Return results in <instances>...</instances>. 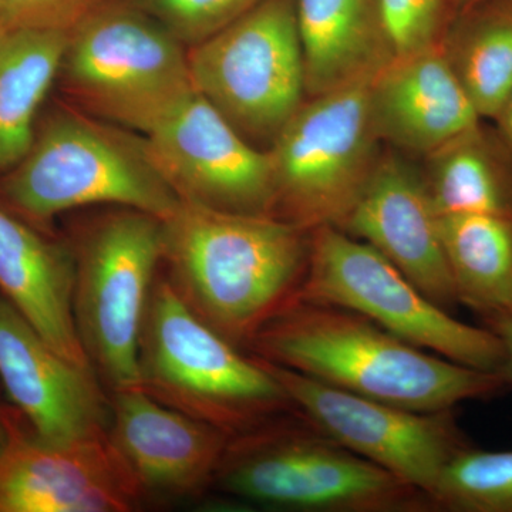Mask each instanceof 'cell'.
Listing matches in <instances>:
<instances>
[{
  "label": "cell",
  "instance_id": "cell-1",
  "mask_svg": "<svg viewBox=\"0 0 512 512\" xmlns=\"http://www.w3.org/2000/svg\"><path fill=\"white\" fill-rule=\"evenodd\" d=\"M163 234L161 274L192 313L244 352L299 299L311 259L309 229L181 201L163 220Z\"/></svg>",
  "mask_w": 512,
  "mask_h": 512
},
{
  "label": "cell",
  "instance_id": "cell-2",
  "mask_svg": "<svg viewBox=\"0 0 512 512\" xmlns=\"http://www.w3.org/2000/svg\"><path fill=\"white\" fill-rule=\"evenodd\" d=\"M247 353L414 412L456 409L510 387L500 373L431 355L359 313L323 303L293 302L256 333Z\"/></svg>",
  "mask_w": 512,
  "mask_h": 512
},
{
  "label": "cell",
  "instance_id": "cell-3",
  "mask_svg": "<svg viewBox=\"0 0 512 512\" xmlns=\"http://www.w3.org/2000/svg\"><path fill=\"white\" fill-rule=\"evenodd\" d=\"M214 488L288 511H437L429 495L340 446L299 413L229 437Z\"/></svg>",
  "mask_w": 512,
  "mask_h": 512
},
{
  "label": "cell",
  "instance_id": "cell-4",
  "mask_svg": "<svg viewBox=\"0 0 512 512\" xmlns=\"http://www.w3.org/2000/svg\"><path fill=\"white\" fill-rule=\"evenodd\" d=\"M140 387L157 402L229 437L298 413L258 357L202 322L158 272L140 342Z\"/></svg>",
  "mask_w": 512,
  "mask_h": 512
},
{
  "label": "cell",
  "instance_id": "cell-5",
  "mask_svg": "<svg viewBox=\"0 0 512 512\" xmlns=\"http://www.w3.org/2000/svg\"><path fill=\"white\" fill-rule=\"evenodd\" d=\"M13 214L45 228L63 212L113 205L165 220L180 198L151 160L146 138L77 114L50 117L0 183Z\"/></svg>",
  "mask_w": 512,
  "mask_h": 512
},
{
  "label": "cell",
  "instance_id": "cell-6",
  "mask_svg": "<svg viewBox=\"0 0 512 512\" xmlns=\"http://www.w3.org/2000/svg\"><path fill=\"white\" fill-rule=\"evenodd\" d=\"M73 315L90 366L107 392L140 386L138 342L163 264V220L117 207L73 242Z\"/></svg>",
  "mask_w": 512,
  "mask_h": 512
},
{
  "label": "cell",
  "instance_id": "cell-7",
  "mask_svg": "<svg viewBox=\"0 0 512 512\" xmlns=\"http://www.w3.org/2000/svg\"><path fill=\"white\" fill-rule=\"evenodd\" d=\"M184 47L133 2L107 0L69 30L60 73L93 113L146 134L195 90Z\"/></svg>",
  "mask_w": 512,
  "mask_h": 512
},
{
  "label": "cell",
  "instance_id": "cell-8",
  "mask_svg": "<svg viewBox=\"0 0 512 512\" xmlns=\"http://www.w3.org/2000/svg\"><path fill=\"white\" fill-rule=\"evenodd\" d=\"M370 83L308 97L269 148L274 217L299 227L340 228L386 146L377 133Z\"/></svg>",
  "mask_w": 512,
  "mask_h": 512
},
{
  "label": "cell",
  "instance_id": "cell-9",
  "mask_svg": "<svg viewBox=\"0 0 512 512\" xmlns=\"http://www.w3.org/2000/svg\"><path fill=\"white\" fill-rule=\"evenodd\" d=\"M192 86L268 151L306 100L296 0H261L188 52Z\"/></svg>",
  "mask_w": 512,
  "mask_h": 512
},
{
  "label": "cell",
  "instance_id": "cell-10",
  "mask_svg": "<svg viewBox=\"0 0 512 512\" xmlns=\"http://www.w3.org/2000/svg\"><path fill=\"white\" fill-rule=\"evenodd\" d=\"M298 301L348 309L420 349L458 365L500 373L503 343L430 301L380 252L342 229H313L311 259Z\"/></svg>",
  "mask_w": 512,
  "mask_h": 512
},
{
  "label": "cell",
  "instance_id": "cell-11",
  "mask_svg": "<svg viewBox=\"0 0 512 512\" xmlns=\"http://www.w3.org/2000/svg\"><path fill=\"white\" fill-rule=\"evenodd\" d=\"M258 359L281 383L303 419L340 446L430 498L448 463L471 447L458 426L454 409L414 412L343 392L295 370Z\"/></svg>",
  "mask_w": 512,
  "mask_h": 512
},
{
  "label": "cell",
  "instance_id": "cell-12",
  "mask_svg": "<svg viewBox=\"0 0 512 512\" xmlns=\"http://www.w3.org/2000/svg\"><path fill=\"white\" fill-rule=\"evenodd\" d=\"M143 136L151 160L180 201L274 217L268 151L248 143L200 93L194 90Z\"/></svg>",
  "mask_w": 512,
  "mask_h": 512
},
{
  "label": "cell",
  "instance_id": "cell-13",
  "mask_svg": "<svg viewBox=\"0 0 512 512\" xmlns=\"http://www.w3.org/2000/svg\"><path fill=\"white\" fill-rule=\"evenodd\" d=\"M144 507L109 436L43 443L12 406L0 444V512H131Z\"/></svg>",
  "mask_w": 512,
  "mask_h": 512
},
{
  "label": "cell",
  "instance_id": "cell-14",
  "mask_svg": "<svg viewBox=\"0 0 512 512\" xmlns=\"http://www.w3.org/2000/svg\"><path fill=\"white\" fill-rule=\"evenodd\" d=\"M0 382L43 443L63 446L107 436L110 393L99 376L60 355L2 295Z\"/></svg>",
  "mask_w": 512,
  "mask_h": 512
},
{
  "label": "cell",
  "instance_id": "cell-15",
  "mask_svg": "<svg viewBox=\"0 0 512 512\" xmlns=\"http://www.w3.org/2000/svg\"><path fill=\"white\" fill-rule=\"evenodd\" d=\"M111 446L144 507L195 500L214 488L229 436L164 406L140 386L110 393Z\"/></svg>",
  "mask_w": 512,
  "mask_h": 512
},
{
  "label": "cell",
  "instance_id": "cell-16",
  "mask_svg": "<svg viewBox=\"0 0 512 512\" xmlns=\"http://www.w3.org/2000/svg\"><path fill=\"white\" fill-rule=\"evenodd\" d=\"M440 217L416 158L386 146L339 229L375 248L430 301L450 311L460 303L444 254Z\"/></svg>",
  "mask_w": 512,
  "mask_h": 512
},
{
  "label": "cell",
  "instance_id": "cell-17",
  "mask_svg": "<svg viewBox=\"0 0 512 512\" xmlns=\"http://www.w3.org/2000/svg\"><path fill=\"white\" fill-rule=\"evenodd\" d=\"M369 99L384 146L419 161L483 120L440 46L396 56L370 83Z\"/></svg>",
  "mask_w": 512,
  "mask_h": 512
},
{
  "label": "cell",
  "instance_id": "cell-18",
  "mask_svg": "<svg viewBox=\"0 0 512 512\" xmlns=\"http://www.w3.org/2000/svg\"><path fill=\"white\" fill-rule=\"evenodd\" d=\"M70 242L47 238L0 205V295L70 362L90 366L73 315Z\"/></svg>",
  "mask_w": 512,
  "mask_h": 512
},
{
  "label": "cell",
  "instance_id": "cell-19",
  "mask_svg": "<svg viewBox=\"0 0 512 512\" xmlns=\"http://www.w3.org/2000/svg\"><path fill=\"white\" fill-rule=\"evenodd\" d=\"M306 99L372 83L396 59L382 0H296Z\"/></svg>",
  "mask_w": 512,
  "mask_h": 512
},
{
  "label": "cell",
  "instance_id": "cell-20",
  "mask_svg": "<svg viewBox=\"0 0 512 512\" xmlns=\"http://www.w3.org/2000/svg\"><path fill=\"white\" fill-rule=\"evenodd\" d=\"M420 161L440 215H512V151L484 120Z\"/></svg>",
  "mask_w": 512,
  "mask_h": 512
},
{
  "label": "cell",
  "instance_id": "cell-21",
  "mask_svg": "<svg viewBox=\"0 0 512 512\" xmlns=\"http://www.w3.org/2000/svg\"><path fill=\"white\" fill-rule=\"evenodd\" d=\"M69 32L6 29L0 35V173L25 158L36 116L62 67Z\"/></svg>",
  "mask_w": 512,
  "mask_h": 512
},
{
  "label": "cell",
  "instance_id": "cell-22",
  "mask_svg": "<svg viewBox=\"0 0 512 512\" xmlns=\"http://www.w3.org/2000/svg\"><path fill=\"white\" fill-rule=\"evenodd\" d=\"M440 232L458 303L484 325L512 316V215H441Z\"/></svg>",
  "mask_w": 512,
  "mask_h": 512
},
{
  "label": "cell",
  "instance_id": "cell-23",
  "mask_svg": "<svg viewBox=\"0 0 512 512\" xmlns=\"http://www.w3.org/2000/svg\"><path fill=\"white\" fill-rule=\"evenodd\" d=\"M440 49L478 116L493 120L512 87V0L460 10Z\"/></svg>",
  "mask_w": 512,
  "mask_h": 512
},
{
  "label": "cell",
  "instance_id": "cell-24",
  "mask_svg": "<svg viewBox=\"0 0 512 512\" xmlns=\"http://www.w3.org/2000/svg\"><path fill=\"white\" fill-rule=\"evenodd\" d=\"M431 498L437 511L512 512V450L461 451L444 468Z\"/></svg>",
  "mask_w": 512,
  "mask_h": 512
},
{
  "label": "cell",
  "instance_id": "cell-25",
  "mask_svg": "<svg viewBox=\"0 0 512 512\" xmlns=\"http://www.w3.org/2000/svg\"><path fill=\"white\" fill-rule=\"evenodd\" d=\"M157 19L185 46L220 32L261 0H131Z\"/></svg>",
  "mask_w": 512,
  "mask_h": 512
},
{
  "label": "cell",
  "instance_id": "cell-26",
  "mask_svg": "<svg viewBox=\"0 0 512 512\" xmlns=\"http://www.w3.org/2000/svg\"><path fill=\"white\" fill-rule=\"evenodd\" d=\"M396 56L440 46L458 13L456 0H382Z\"/></svg>",
  "mask_w": 512,
  "mask_h": 512
},
{
  "label": "cell",
  "instance_id": "cell-27",
  "mask_svg": "<svg viewBox=\"0 0 512 512\" xmlns=\"http://www.w3.org/2000/svg\"><path fill=\"white\" fill-rule=\"evenodd\" d=\"M107 0H0L6 29L72 30Z\"/></svg>",
  "mask_w": 512,
  "mask_h": 512
},
{
  "label": "cell",
  "instance_id": "cell-28",
  "mask_svg": "<svg viewBox=\"0 0 512 512\" xmlns=\"http://www.w3.org/2000/svg\"><path fill=\"white\" fill-rule=\"evenodd\" d=\"M485 328L494 332L504 346L505 360L501 367L500 376L503 377L508 386H512V316L491 320L485 323Z\"/></svg>",
  "mask_w": 512,
  "mask_h": 512
},
{
  "label": "cell",
  "instance_id": "cell-29",
  "mask_svg": "<svg viewBox=\"0 0 512 512\" xmlns=\"http://www.w3.org/2000/svg\"><path fill=\"white\" fill-rule=\"evenodd\" d=\"M493 121L494 127L497 128L505 144L512 151V87L503 104H501L500 110L495 114Z\"/></svg>",
  "mask_w": 512,
  "mask_h": 512
},
{
  "label": "cell",
  "instance_id": "cell-30",
  "mask_svg": "<svg viewBox=\"0 0 512 512\" xmlns=\"http://www.w3.org/2000/svg\"><path fill=\"white\" fill-rule=\"evenodd\" d=\"M10 413H12V406H5V404L0 403V444H2L6 431H8Z\"/></svg>",
  "mask_w": 512,
  "mask_h": 512
},
{
  "label": "cell",
  "instance_id": "cell-31",
  "mask_svg": "<svg viewBox=\"0 0 512 512\" xmlns=\"http://www.w3.org/2000/svg\"><path fill=\"white\" fill-rule=\"evenodd\" d=\"M458 12L460 10L468 8V6L476 5V3L481 2V0H456Z\"/></svg>",
  "mask_w": 512,
  "mask_h": 512
},
{
  "label": "cell",
  "instance_id": "cell-32",
  "mask_svg": "<svg viewBox=\"0 0 512 512\" xmlns=\"http://www.w3.org/2000/svg\"><path fill=\"white\" fill-rule=\"evenodd\" d=\"M6 30L5 20H3L2 12H0V35Z\"/></svg>",
  "mask_w": 512,
  "mask_h": 512
}]
</instances>
